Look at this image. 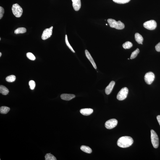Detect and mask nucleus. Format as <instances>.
Here are the masks:
<instances>
[{
    "mask_svg": "<svg viewBox=\"0 0 160 160\" xmlns=\"http://www.w3.org/2000/svg\"><path fill=\"white\" fill-rule=\"evenodd\" d=\"M133 142L131 137L124 136L120 137L117 141L118 146L121 148H126L131 146Z\"/></svg>",
    "mask_w": 160,
    "mask_h": 160,
    "instance_id": "f257e3e1",
    "label": "nucleus"
},
{
    "mask_svg": "<svg viewBox=\"0 0 160 160\" xmlns=\"http://www.w3.org/2000/svg\"><path fill=\"white\" fill-rule=\"evenodd\" d=\"M107 22L111 28H114L117 30H120L123 29L124 25L120 21L116 22L114 19H109L107 20Z\"/></svg>",
    "mask_w": 160,
    "mask_h": 160,
    "instance_id": "f03ea898",
    "label": "nucleus"
},
{
    "mask_svg": "<svg viewBox=\"0 0 160 160\" xmlns=\"http://www.w3.org/2000/svg\"><path fill=\"white\" fill-rule=\"evenodd\" d=\"M12 10L13 14L17 18L21 17L23 13L22 8L18 4H17L13 5Z\"/></svg>",
    "mask_w": 160,
    "mask_h": 160,
    "instance_id": "7ed1b4c3",
    "label": "nucleus"
},
{
    "mask_svg": "<svg viewBox=\"0 0 160 160\" xmlns=\"http://www.w3.org/2000/svg\"><path fill=\"white\" fill-rule=\"evenodd\" d=\"M151 139L153 147L157 148L159 145V139L155 132L153 130H151Z\"/></svg>",
    "mask_w": 160,
    "mask_h": 160,
    "instance_id": "20e7f679",
    "label": "nucleus"
},
{
    "mask_svg": "<svg viewBox=\"0 0 160 160\" xmlns=\"http://www.w3.org/2000/svg\"><path fill=\"white\" fill-rule=\"evenodd\" d=\"M128 92V90L126 87L122 88L118 93L117 98L119 101H122L127 98Z\"/></svg>",
    "mask_w": 160,
    "mask_h": 160,
    "instance_id": "39448f33",
    "label": "nucleus"
},
{
    "mask_svg": "<svg viewBox=\"0 0 160 160\" xmlns=\"http://www.w3.org/2000/svg\"><path fill=\"white\" fill-rule=\"evenodd\" d=\"M144 27L148 30H153L156 28V22L154 20H151L145 22L143 24Z\"/></svg>",
    "mask_w": 160,
    "mask_h": 160,
    "instance_id": "423d86ee",
    "label": "nucleus"
},
{
    "mask_svg": "<svg viewBox=\"0 0 160 160\" xmlns=\"http://www.w3.org/2000/svg\"><path fill=\"white\" fill-rule=\"evenodd\" d=\"M155 75L152 72H149L145 74L144 79L145 82L148 85H151L154 80Z\"/></svg>",
    "mask_w": 160,
    "mask_h": 160,
    "instance_id": "0eeeda50",
    "label": "nucleus"
},
{
    "mask_svg": "<svg viewBox=\"0 0 160 160\" xmlns=\"http://www.w3.org/2000/svg\"><path fill=\"white\" fill-rule=\"evenodd\" d=\"M118 121L117 119H112L106 121L105 123V127L107 129H111L113 128L117 125Z\"/></svg>",
    "mask_w": 160,
    "mask_h": 160,
    "instance_id": "6e6552de",
    "label": "nucleus"
},
{
    "mask_svg": "<svg viewBox=\"0 0 160 160\" xmlns=\"http://www.w3.org/2000/svg\"><path fill=\"white\" fill-rule=\"evenodd\" d=\"M53 27H51L49 28L46 29L44 31L41 38L43 40L47 39L51 37L52 34Z\"/></svg>",
    "mask_w": 160,
    "mask_h": 160,
    "instance_id": "1a4fd4ad",
    "label": "nucleus"
},
{
    "mask_svg": "<svg viewBox=\"0 0 160 160\" xmlns=\"http://www.w3.org/2000/svg\"><path fill=\"white\" fill-rule=\"evenodd\" d=\"M72 6L74 10L78 11L80 10L81 7V0H72Z\"/></svg>",
    "mask_w": 160,
    "mask_h": 160,
    "instance_id": "9d476101",
    "label": "nucleus"
},
{
    "mask_svg": "<svg viewBox=\"0 0 160 160\" xmlns=\"http://www.w3.org/2000/svg\"><path fill=\"white\" fill-rule=\"evenodd\" d=\"M115 84V82L114 81H111L105 90V92L107 95L110 94L112 92L113 88Z\"/></svg>",
    "mask_w": 160,
    "mask_h": 160,
    "instance_id": "9b49d317",
    "label": "nucleus"
},
{
    "mask_svg": "<svg viewBox=\"0 0 160 160\" xmlns=\"http://www.w3.org/2000/svg\"><path fill=\"white\" fill-rule=\"evenodd\" d=\"M85 53L86 56L88 58L89 61H90V62H91L93 67L95 69H96L97 67L96 63H95L94 60H93V58L92 57L89 52L88 50H86L85 51Z\"/></svg>",
    "mask_w": 160,
    "mask_h": 160,
    "instance_id": "f8f14e48",
    "label": "nucleus"
},
{
    "mask_svg": "<svg viewBox=\"0 0 160 160\" xmlns=\"http://www.w3.org/2000/svg\"><path fill=\"white\" fill-rule=\"evenodd\" d=\"M75 97V95L68 94H63L61 96V99L66 101H70Z\"/></svg>",
    "mask_w": 160,
    "mask_h": 160,
    "instance_id": "ddd939ff",
    "label": "nucleus"
},
{
    "mask_svg": "<svg viewBox=\"0 0 160 160\" xmlns=\"http://www.w3.org/2000/svg\"><path fill=\"white\" fill-rule=\"evenodd\" d=\"M80 112L82 114L85 116H88L93 112V110L90 108H85L80 110Z\"/></svg>",
    "mask_w": 160,
    "mask_h": 160,
    "instance_id": "4468645a",
    "label": "nucleus"
},
{
    "mask_svg": "<svg viewBox=\"0 0 160 160\" xmlns=\"http://www.w3.org/2000/svg\"><path fill=\"white\" fill-rule=\"evenodd\" d=\"M135 41L139 44H142L143 41V38L142 36L138 33H136L135 35Z\"/></svg>",
    "mask_w": 160,
    "mask_h": 160,
    "instance_id": "2eb2a0df",
    "label": "nucleus"
},
{
    "mask_svg": "<svg viewBox=\"0 0 160 160\" xmlns=\"http://www.w3.org/2000/svg\"><path fill=\"white\" fill-rule=\"evenodd\" d=\"M9 93V90L5 86L2 85L0 86V93L4 95H6Z\"/></svg>",
    "mask_w": 160,
    "mask_h": 160,
    "instance_id": "dca6fc26",
    "label": "nucleus"
},
{
    "mask_svg": "<svg viewBox=\"0 0 160 160\" xmlns=\"http://www.w3.org/2000/svg\"><path fill=\"white\" fill-rule=\"evenodd\" d=\"M10 110V108L6 106H1L0 108V113L2 114H7L9 112Z\"/></svg>",
    "mask_w": 160,
    "mask_h": 160,
    "instance_id": "f3484780",
    "label": "nucleus"
},
{
    "mask_svg": "<svg viewBox=\"0 0 160 160\" xmlns=\"http://www.w3.org/2000/svg\"><path fill=\"white\" fill-rule=\"evenodd\" d=\"M80 149L82 151L88 153H90L92 152V150L89 147L82 145L80 147Z\"/></svg>",
    "mask_w": 160,
    "mask_h": 160,
    "instance_id": "a211bd4d",
    "label": "nucleus"
},
{
    "mask_svg": "<svg viewBox=\"0 0 160 160\" xmlns=\"http://www.w3.org/2000/svg\"><path fill=\"white\" fill-rule=\"evenodd\" d=\"M27 32V30L24 27H20L16 29L14 31V33L16 34H23Z\"/></svg>",
    "mask_w": 160,
    "mask_h": 160,
    "instance_id": "6ab92c4d",
    "label": "nucleus"
},
{
    "mask_svg": "<svg viewBox=\"0 0 160 160\" xmlns=\"http://www.w3.org/2000/svg\"><path fill=\"white\" fill-rule=\"evenodd\" d=\"M133 46L132 44L130 42L127 41L123 44L122 47L124 49H129L131 48Z\"/></svg>",
    "mask_w": 160,
    "mask_h": 160,
    "instance_id": "aec40b11",
    "label": "nucleus"
},
{
    "mask_svg": "<svg viewBox=\"0 0 160 160\" xmlns=\"http://www.w3.org/2000/svg\"><path fill=\"white\" fill-rule=\"evenodd\" d=\"M46 160H56L57 159L54 156L50 153H47L45 156Z\"/></svg>",
    "mask_w": 160,
    "mask_h": 160,
    "instance_id": "412c9836",
    "label": "nucleus"
},
{
    "mask_svg": "<svg viewBox=\"0 0 160 160\" xmlns=\"http://www.w3.org/2000/svg\"><path fill=\"white\" fill-rule=\"evenodd\" d=\"M16 77L14 75H11L8 76L6 78V81L8 82H12L15 81Z\"/></svg>",
    "mask_w": 160,
    "mask_h": 160,
    "instance_id": "4be33fe9",
    "label": "nucleus"
},
{
    "mask_svg": "<svg viewBox=\"0 0 160 160\" xmlns=\"http://www.w3.org/2000/svg\"><path fill=\"white\" fill-rule=\"evenodd\" d=\"M139 52V50L138 48H137L135 51H134L132 53L131 55L130 59H132L136 57L137 55H138Z\"/></svg>",
    "mask_w": 160,
    "mask_h": 160,
    "instance_id": "5701e85b",
    "label": "nucleus"
},
{
    "mask_svg": "<svg viewBox=\"0 0 160 160\" xmlns=\"http://www.w3.org/2000/svg\"><path fill=\"white\" fill-rule=\"evenodd\" d=\"M65 42L66 45H67L68 47L69 48V49L72 51V52L75 53V51H74L73 48H72V47L71 46L70 44L69 43L68 40V37L67 35H65Z\"/></svg>",
    "mask_w": 160,
    "mask_h": 160,
    "instance_id": "b1692460",
    "label": "nucleus"
},
{
    "mask_svg": "<svg viewBox=\"0 0 160 160\" xmlns=\"http://www.w3.org/2000/svg\"><path fill=\"white\" fill-rule=\"evenodd\" d=\"M130 0H113L114 2L119 4H124L128 3Z\"/></svg>",
    "mask_w": 160,
    "mask_h": 160,
    "instance_id": "393cba45",
    "label": "nucleus"
},
{
    "mask_svg": "<svg viewBox=\"0 0 160 160\" xmlns=\"http://www.w3.org/2000/svg\"><path fill=\"white\" fill-rule=\"evenodd\" d=\"M27 56L28 59L34 61L36 59L35 56L31 53L29 52L27 53Z\"/></svg>",
    "mask_w": 160,
    "mask_h": 160,
    "instance_id": "a878e982",
    "label": "nucleus"
},
{
    "mask_svg": "<svg viewBox=\"0 0 160 160\" xmlns=\"http://www.w3.org/2000/svg\"><path fill=\"white\" fill-rule=\"evenodd\" d=\"M29 85L30 86L31 89L33 90L35 88L36 83L33 80H31L29 82Z\"/></svg>",
    "mask_w": 160,
    "mask_h": 160,
    "instance_id": "bb28decb",
    "label": "nucleus"
},
{
    "mask_svg": "<svg viewBox=\"0 0 160 160\" xmlns=\"http://www.w3.org/2000/svg\"><path fill=\"white\" fill-rule=\"evenodd\" d=\"M4 13V10L2 7H0V19L3 18Z\"/></svg>",
    "mask_w": 160,
    "mask_h": 160,
    "instance_id": "cd10ccee",
    "label": "nucleus"
},
{
    "mask_svg": "<svg viewBox=\"0 0 160 160\" xmlns=\"http://www.w3.org/2000/svg\"><path fill=\"white\" fill-rule=\"evenodd\" d=\"M155 49L157 51L160 52V42L158 43L157 45H156V46L155 47Z\"/></svg>",
    "mask_w": 160,
    "mask_h": 160,
    "instance_id": "c85d7f7f",
    "label": "nucleus"
},
{
    "mask_svg": "<svg viewBox=\"0 0 160 160\" xmlns=\"http://www.w3.org/2000/svg\"><path fill=\"white\" fill-rule=\"evenodd\" d=\"M157 120L158 121V123L159 124L160 126V115H158L157 116Z\"/></svg>",
    "mask_w": 160,
    "mask_h": 160,
    "instance_id": "c756f323",
    "label": "nucleus"
},
{
    "mask_svg": "<svg viewBox=\"0 0 160 160\" xmlns=\"http://www.w3.org/2000/svg\"><path fill=\"white\" fill-rule=\"evenodd\" d=\"M2 55V53H1V52L0 53V57H1Z\"/></svg>",
    "mask_w": 160,
    "mask_h": 160,
    "instance_id": "7c9ffc66",
    "label": "nucleus"
},
{
    "mask_svg": "<svg viewBox=\"0 0 160 160\" xmlns=\"http://www.w3.org/2000/svg\"><path fill=\"white\" fill-rule=\"evenodd\" d=\"M1 38H0V40H1Z\"/></svg>",
    "mask_w": 160,
    "mask_h": 160,
    "instance_id": "2f4dec72",
    "label": "nucleus"
},
{
    "mask_svg": "<svg viewBox=\"0 0 160 160\" xmlns=\"http://www.w3.org/2000/svg\"><path fill=\"white\" fill-rule=\"evenodd\" d=\"M106 25H107V24H106Z\"/></svg>",
    "mask_w": 160,
    "mask_h": 160,
    "instance_id": "473e14b6",
    "label": "nucleus"
},
{
    "mask_svg": "<svg viewBox=\"0 0 160 160\" xmlns=\"http://www.w3.org/2000/svg\"><path fill=\"white\" fill-rule=\"evenodd\" d=\"M128 59V60H129V59Z\"/></svg>",
    "mask_w": 160,
    "mask_h": 160,
    "instance_id": "72a5a7b5",
    "label": "nucleus"
}]
</instances>
